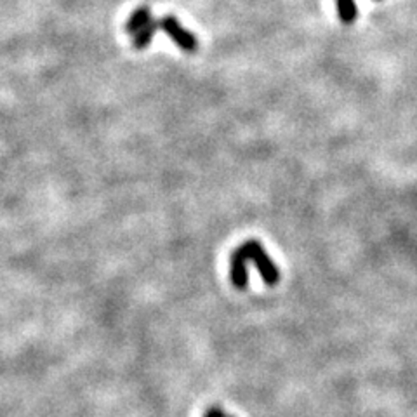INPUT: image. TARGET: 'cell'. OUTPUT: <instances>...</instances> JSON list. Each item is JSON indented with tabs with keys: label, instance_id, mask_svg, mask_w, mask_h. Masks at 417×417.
<instances>
[{
	"label": "cell",
	"instance_id": "obj_2",
	"mask_svg": "<svg viewBox=\"0 0 417 417\" xmlns=\"http://www.w3.org/2000/svg\"><path fill=\"white\" fill-rule=\"evenodd\" d=\"M161 30H163L170 38L174 40V44L178 48H181L186 53H195L198 49V38L195 37L192 32H188L186 28H183L181 23L178 21L174 16H166L161 19Z\"/></svg>",
	"mask_w": 417,
	"mask_h": 417
},
{
	"label": "cell",
	"instance_id": "obj_1",
	"mask_svg": "<svg viewBox=\"0 0 417 417\" xmlns=\"http://www.w3.org/2000/svg\"><path fill=\"white\" fill-rule=\"evenodd\" d=\"M242 245H244L245 252H247L249 261H252V263L256 264L263 282L270 287L276 286V283L280 282V270L276 268V264L273 263L271 257L266 254L263 245L257 240H249Z\"/></svg>",
	"mask_w": 417,
	"mask_h": 417
},
{
	"label": "cell",
	"instance_id": "obj_6",
	"mask_svg": "<svg viewBox=\"0 0 417 417\" xmlns=\"http://www.w3.org/2000/svg\"><path fill=\"white\" fill-rule=\"evenodd\" d=\"M336 6H337V13H339V18H341V21L346 23V25H352L358 16L357 4H354V0H336Z\"/></svg>",
	"mask_w": 417,
	"mask_h": 417
},
{
	"label": "cell",
	"instance_id": "obj_4",
	"mask_svg": "<svg viewBox=\"0 0 417 417\" xmlns=\"http://www.w3.org/2000/svg\"><path fill=\"white\" fill-rule=\"evenodd\" d=\"M151 21V13L148 7H139V9H136L134 13L131 14V18L127 19L126 23V32L131 33V35H136L139 32V30H143L148 23Z\"/></svg>",
	"mask_w": 417,
	"mask_h": 417
},
{
	"label": "cell",
	"instance_id": "obj_5",
	"mask_svg": "<svg viewBox=\"0 0 417 417\" xmlns=\"http://www.w3.org/2000/svg\"><path fill=\"white\" fill-rule=\"evenodd\" d=\"M157 30H161V19H151L145 28L139 30V32L134 35V42H132V44H134V48L136 49L148 48L151 42V38H153V35L157 33Z\"/></svg>",
	"mask_w": 417,
	"mask_h": 417
},
{
	"label": "cell",
	"instance_id": "obj_3",
	"mask_svg": "<svg viewBox=\"0 0 417 417\" xmlns=\"http://www.w3.org/2000/svg\"><path fill=\"white\" fill-rule=\"evenodd\" d=\"M247 252L244 245L237 247L233 251L232 259H229V278L237 289H245L249 283V271H247Z\"/></svg>",
	"mask_w": 417,
	"mask_h": 417
},
{
	"label": "cell",
	"instance_id": "obj_7",
	"mask_svg": "<svg viewBox=\"0 0 417 417\" xmlns=\"http://www.w3.org/2000/svg\"><path fill=\"white\" fill-rule=\"evenodd\" d=\"M204 417H232L229 414H226V411H223L221 407H217V405H214V407L207 408V412H205Z\"/></svg>",
	"mask_w": 417,
	"mask_h": 417
}]
</instances>
